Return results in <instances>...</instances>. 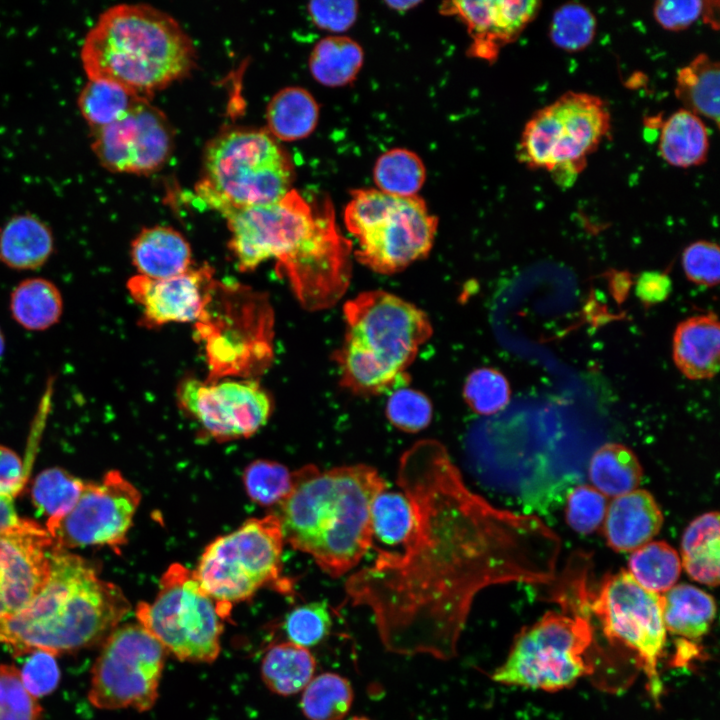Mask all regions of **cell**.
Instances as JSON below:
<instances>
[{
	"label": "cell",
	"instance_id": "ac0fdd59",
	"mask_svg": "<svg viewBox=\"0 0 720 720\" xmlns=\"http://www.w3.org/2000/svg\"><path fill=\"white\" fill-rule=\"evenodd\" d=\"M53 540L36 522L20 519L0 534V620L27 606L51 572Z\"/></svg>",
	"mask_w": 720,
	"mask_h": 720
},
{
	"label": "cell",
	"instance_id": "9f6ffc18",
	"mask_svg": "<svg viewBox=\"0 0 720 720\" xmlns=\"http://www.w3.org/2000/svg\"><path fill=\"white\" fill-rule=\"evenodd\" d=\"M6 350V338L5 334L0 326V358L3 356Z\"/></svg>",
	"mask_w": 720,
	"mask_h": 720
},
{
	"label": "cell",
	"instance_id": "681fc988",
	"mask_svg": "<svg viewBox=\"0 0 720 720\" xmlns=\"http://www.w3.org/2000/svg\"><path fill=\"white\" fill-rule=\"evenodd\" d=\"M705 1L661 0L654 3L653 16L665 30L682 31L702 17Z\"/></svg>",
	"mask_w": 720,
	"mask_h": 720
},
{
	"label": "cell",
	"instance_id": "4316f807",
	"mask_svg": "<svg viewBox=\"0 0 720 720\" xmlns=\"http://www.w3.org/2000/svg\"><path fill=\"white\" fill-rule=\"evenodd\" d=\"M681 565L689 577L715 587L719 583V514L708 512L694 519L681 540Z\"/></svg>",
	"mask_w": 720,
	"mask_h": 720
},
{
	"label": "cell",
	"instance_id": "52a82bcc",
	"mask_svg": "<svg viewBox=\"0 0 720 720\" xmlns=\"http://www.w3.org/2000/svg\"><path fill=\"white\" fill-rule=\"evenodd\" d=\"M344 222L356 240L357 261L380 274L400 272L426 257L438 226L422 198L378 189L352 191Z\"/></svg>",
	"mask_w": 720,
	"mask_h": 720
},
{
	"label": "cell",
	"instance_id": "f5cc1de1",
	"mask_svg": "<svg viewBox=\"0 0 720 720\" xmlns=\"http://www.w3.org/2000/svg\"><path fill=\"white\" fill-rule=\"evenodd\" d=\"M671 291L672 281L665 272L645 271L636 280V296L647 306L664 302Z\"/></svg>",
	"mask_w": 720,
	"mask_h": 720
},
{
	"label": "cell",
	"instance_id": "f1b7e54d",
	"mask_svg": "<svg viewBox=\"0 0 720 720\" xmlns=\"http://www.w3.org/2000/svg\"><path fill=\"white\" fill-rule=\"evenodd\" d=\"M719 82V63L702 53L677 72L675 95L684 109L719 127Z\"/></svg>",
	"mask_w": 720,
	"mask_h": 720
},
{
	"label": "cell",
	"instance_id": "5bb4252c",
	"mask_svg": "<svg viewBox=\"0 0 720 720\" xmlns=\"http://www.w3.org/2000/svg\"><path fill=\"white\" fill-rule=\"evenodd\" d=\"M140 501L139 490L111 470L99 482H85L73 509L46 530L55 549L109 546L118 551L127 542Z\"/></svg>",
	"mask_w": 720,
	"mask_h": 720
},
{
	"label": "cell",
	"instance_id": "7402d4cb",
	"mask_svg": "<svg viewBox=\"0 0 720 720\" xmlns=\"http://www.w3.org/2000/svg\"><path fill=\"white\" fill-rule=\"evenodd\" d=\"M720 326L715 313L680 322L673 335V360L688 379L713 378L719 368Z\"/></svg>",
	"mask_w": 720,
	"mask_h": 720
},
{
	"label": "cell",
	"instance_id": "3957f363",
	"mask_svg": "<svg viewBox=\"0 0 720 720\" xmlns=\"http://www.w3.org/2000/svg\"><path fill=\"white\" fill-rule=\"evenodd\" d=\"M130 608L120 587L101 579L85 559L53 547L47 584L27 606L0 620V643L16 656L91 647L104 641Z\"/></svg>",
	"mask_w": 720,
	"mask_h": 720
},
{
	"label": "cell",
	"instance_id": "e0dca14e",
	"mask_svg": "<svg viewBox=\"0 0 720 720\" xmlns=\"http://www.w3.org/2000/svg\"><path fill=\"white\" fill-rule=\"evenodd\" d=\"M91 135L100 164L117 173L143 175L159 170L174 144L167 117L146 98H139L124 116Z\"/></svg>",
	"mask_w": 720,
	"mask_h": 720
},
{
	"label": "cell",
	"instance_id": "7bdbcfd3",
	"mask_svg": "<svg viewBox=\"0 0 720 720\" xmlns=\"http://www.w3.org/2000/svg\"><path fill=\"white\" fill-rule=\"evenodd\" d=\"M332 617L328 604L317 601L291 610L284 621L289 642L308 648L320 643L330 633Z\"/></svg>",
	"mask_w": 720,
	"mask_h": 720
},
{
	"label": "cell",
	"instance_id": "2e32d148",
	"mask_svg": "<svg viewBox=\"0 0 720 720\" xmlns=\"http://www.w3.org/2000/svg\"><path fill=\"white\" fill-rule=\"evenodd\" d=\"M341 497L336 522L312 558L326 574L341 577L358 565L373 545L371 506L387 490L378 471L365 464L339 466Z\"/></svg>",
	"mask_w": 720,
	"mask_h": 720
},
{
	"label": "cell",
	"instance_id": "8fae6325",
	"mask_svg": "<svg viewBox=\"0 0 720 720\" xmlns=\"http://www.w3.org/2000/svg\"><path fill=\"white\" fill-rule=\"evenodd\" d=\"M284 543L276 514L249 519L205 547L194 575L211 598L232 607L279 579Z\"/></svg>",
	"mask_w": 720,
	"mask_h": 720
},
{
	"label": "cell",
	"instance_id": "44dd1931",
	"mask_svg": "<svg viewBox=\"0 0 720 720\" xmlns=\"http://www.w3.org/2000/svg\"><path fill=\"white\" fill-rule=\"evenodd\" d=\"M663 523L653 496L636 489L614 498L607 507L603 531L608 545L617 552H633L651 542Z\"/></svg>",
	"mask_w": 720,
	"mask_h": 720
},
{
	"label": "cell",
	"instance_id": "7a4b0ae2",
	"mask_svg": "<svg viewBox=\"0 0 720 720\" xmlns=\"http://www.w3.org/2000/svg\"><path fill=\"white\" fill-rule=\"evenodd\" d=\"M223 217L239 269L274 258L306 310L330 308L347 291L352 243L339 231L329 200L314 205L292 189L277 201Z\"/></svg>",
	"mask_w": 720,
	"mask_h": 720
},
{
	"label": "cell",
	"instance_id": "5b68a950",
	"mask_svg": "<svg viewBox=\"0 0 720 720\" xmlns=\"http://www.w3.org/2000/svg\"><path fill=\"white\" fill-rule=\"evenodd\" d=\"M343 310L344 340L335 352L341 385L360 396L404 387L406 369L432 335L426 313L382 290L357 295Z\"/></svg>",
	"mask_w": 720,
	"mask_h": 720
},
{
	"label": "cell",
	"instance_id": "484cf974",
	"mask_svg": "<svg viewBox=\"0 0 720 720\" xmlns=\"http://www.w3.org/2000/svg\"><path fill=\"white\" fill-rule=\"evenodd\" d=\"M9 311L23 329L42 332L58 324L64 311L63 296L50 279L35 276L21 280L9 296Z\"/></svg>",
	"mask_w": 720,
	"mask_h": 720
},
{
	"label": "cell",
	"instance_id": "ffe728a7",
	"mask_svg": "<svg viewBox=\"0 0 720 720\" xmlns=\"http://www.w3.org/2000/svg\"><path fill=\"white\" fill-rule=\"evenodd\" d=\"M444 7L459 16L468 26L473 39L474 56L495 58L500 48L516 39L537 15V0L453 1Z\"/></svg>",
	"mask_w": 720,
	"mask_h": 720
},
{
	"label": "cell",
	"instance_id": "f546056e",
	"mask_svg": "<svg viewBox=\"0 0 720 720\" xmlns=\"http://www.w3.org/2000/svg\"><path fill=\"white\" fill-rule=\"evenodd\" d=\"M316 661L308 648L291 642L272 646L261 662V676L269 690L281 696L302 691L314 677Z\"/></svg>",
	"mask_w": 720,
	"mask_h": 720
},
{
	"label": "cell",
	"instance_id": "b9f144b4",
	"mask_svg": "<svg viewBox=\"0 0 720 720\" xmlns=\"http://www.w3.org/2000/svg\"><path fill=\"white\" fill-rule=\"evenodd\" d=\"M511 390L506 377L493 368H479L467 377L463 396L477 414L492 416L502 411L510 401Z\"/></svg>",
	"mask_w": 720,
	"mask_h": 720
},
{
	"label": "cell",
	"instance_id": "e575fe53",
	"mask_svg": "<svg viewBox=\"0 0 720 720\" xmlns=\"http://www.w3.org/2000/svg\"><path fill=\"white\" fill-rule=\"evenodd\" d=\"M354 692L349 680L325 672L303 689L300 707L308 720H342L352 707Z\"/></svg>",
	"mask_w": 720,
	"mask_h": 720
},
{
	"label": "cell",
	"instance_id": "816d5d0a",
	"mask_svg": "<svg viewBox=\"0 0 720 720\" xmlns=\"http://www.w3.org/2000/svg\"><path fill=\"white\" fill-rule=\"evenodd\" d=\"M25 483V471L19 456L0 445V495L15 497Z\"/></svg>",
	"mask_w": 720,
	"mask_h": 720
},
{
	"label": "cell",
	"instance_id": "bcb514c9",
	"mask_svg": "<svg viewBox=\"0 0 720 720\" xmlns=\"http://www.w3.org/2000/svg\"><path fill=\"white\" fill-rule=\"evenodd\" d=\"M607 498L594 487L580 485L574 488L567 500L566 520L578 533L589 534L603 523Z\"/></svg>",
	"mask_w": 720,
	"mask_h": 720
},
{
	"label": "cell",
	"instance_id": "d6a6232c",
	"mask_svg": "<svg viewBox=\"0 0 720 720\" xmlns=\"http://www.w3.org/2000/svg\"><path fill=\"white\" fill-rule=\"evenodd\" d=\"M362 63L363 51L359 44L343 36H329L319 41L309 59L312 76L329 87L354 80Z\"/></svg>",
	"mask_w": 720,
	"mask_h": 720
},
{
	"label": "cell",
	"instance_id": "277c9868",
	"mask_svg": "<svg viewBox=\"0 0 720 720\" xmlns=\"http://www.w3.org/2000/svg\"><path fill=\"white\" fill-rule=\"evenodd\" d=\"M81 62L89 79L149 97L186 77L196 63L191 38L166 12L147 4L105 10L87 33Z\"/></svg>",
	"mask_w": 720,
	"mask_h": 720
},
{
	"label": "cell",
	"instance_id": "9c48e42d",
	"mask_svg": "<svg viewBox=\"0 0 720 720\" xmlns=\"http://www.w3.org/2000/svg\"><path fill=\"white\" fill-rule=\"evenodd\" d=\"M230 611L201 588L193 570L173 563L162 574L154 601L138 604L136 618L167 653L181 661L210 663L220 653L223 620Z\"/></svg>",
	"mask_w": 720,
	"mask_h": 720
},
{
	"label": "cell",
	"instance_id": "1f68e13d",
	"mask_svg": "<svg viewBox=\"0 0 720 720\" xmlns=\"http://www.w3.org/2000/svg\"><path fill=\"white\" fill-rule=\"evenodd\" d=\"M642 474L636 455L622 444H604L590 460L589 478L594 488L606 498H616L636 490Z\"/></svg>",
	"mask_w": 720,
	"mask_h": 720
},
{
	"label": "cell",
	"instance_id": "9a60e30c",
	"mask_svg": "<svg viewBox=\"0 0 720 720\" xmlns=\"http://www.w3.org/2000/svg\"><path fill=\"white\" fill-rule=\"evenodd\" d=\"M179 406L215 441L248 438L271 415V399L252 380L204 382L184 379L177 387Z\"/></svg>",
	"mask_w": 720,
	"mask_h": 720
},
{
	"label": "cell",
	"instance_id": "ba28073f",
	"mask_svg": "<svg viewBox=\"0 0 720 720\" xmlns=\"http://www.w3.org/2000/svg\"><path fill=\"white\" fill-rule=\"evenodd\" d=\"M610 129L611 115L605 101L589 93L569 91L527 121L519 159L531 169L548 172L558 185L569 187Z\"/></svg>",
	"mask_w": 720,
	"mask_h": 720
},
{
	"label": "cell",
	"instance_id": "30bf717a",
	"mask_svg": "<svg viewBox=\"0 0 720 720\" xmlns=\"http://www.w3.org/2000/svg\"><path fill=\"white\" fill-rule=\"evenodd\" d=\"M592 640L587 608L573 615L548 612L517 635L491 679L549 692L568 688L590 671L586 653Z\"/></svg>",
	"mask_w": 720,
	"mask_h": 720
},
{
	"label": "cell",
	"instance_id": "11a10c76",
	"mask_svg": "<svg viewBox=\"0 0 720 720\" xmlns=\"http://www.w3.org/2000/svg\"><path fill=\"white\" fill-rule=\"evenodd\" d=\"M388 4L395 9H408L410 6H414L417 4V2L410 1V2H388Z\"/></svg>",
	"mask_w": 720,
	"mask_h": 720
},
{
	"label": "cell",
	"instance_id": "f907efd6",
	"mask_svg": "<svg viewBox=\"0 0 720 720\" xmlns=\"http://www.w3.org/2000/svg\"><path fill=\"white\" fill-rule=\"evenodd\" d=\"M358 5L355 1H312L308 11L312 21L330 32H343L355 21Z\"/></svg>",
	"mask_w": 720,
	"mask_h": 720
},
{
	"label": "cell",
	"instance_id": "7c38bea8",
	"mask_svg": "<svg viewBox=\"0 0 720 720\" xmlns=\"http://www.w3.org/2000/svg\"><path fill=\"white\" fill-rule=\"evenodd\" d=\"M165 648L138 622L118 626L92 668L88 699L100 709L150 710L158 698Z\"/></svg>",
	"mask_w": 720,
	"mask_h": 720
},
{
	"label": "cell",
	"instance_id": "603a6c76",
	"mask_svg": "<svg viewBox=\"0 0 720 720\" xmlns=\"http://www.w3.org/2000/svg\"><path fill=\"white\" fill-rule=\"evenodd\" d=\"M130 257L138 275L166 279L191 269V247L182 234L167 226L142 229L131 242Z\"/></svg>",
	"mask_w": 720,
	"mask_h": 720
},
{
	"label": "cell",
	"instance_id": "8d00e7d4",
	"mask_svg": "<svg viewBox=\"0 0 720 720\" xmlns=\"http://www.w3.org/2000/svg\"><path fill=\"white\" fill-rule=\"evenodd\" d=\"M139 98L116 83L89 79L78 96V107L92 132L120 119Z\"/></svg>",
	"mask_w": 720,
	"mask_h": 720
},
{
	"label": "cell",
	"instance_id": "4fadbf2b",
	"mask_svg": "<svg viewBox=\"0 0 720 720\" xmlns=\"http://www.w3.org/2000/svg\"><path fill=\"white\" fill-rule=\"evenodd\" d=\"M589 608L599 619L610 640L632 650L647 678L648 690L658 701L663 685L658 666L663 655L667 631L664 626L660 597L621 570L606 576Z\"/></svg>",
	"mask_w": 720,
	"mask_h": 720
},
{
	"label": "cell",
	"instance_id": "cb8c5ba5",
	"mask_svg": "<svg viewBox=\"0 0 720 720\" xmlns=\"http://www.w3.org/2000/svg\"><path fill=\"white\" fill-rule=\"evenodd\" d=\"M54 252L53 231L36 215H14L0 227V262L11 270L40 269Z\"/></svg>",
	"mask_w": 720,
	"mask_h": 720
},
{
	"label": "cell",
	"instance_id": "74e56055",
	"mask_svg": "<svg viewBox=\"0 0 720 720\" xmlns=\"http://www.w3.org/2000/svg\"><path fill=\"white\" fill-rule=\"evenodd\" d=\"M378 190L397 196H414L425 180V167L414 152L395 148L382 154L374 168Z\"/></svg>",
	"mask_w": 720,
	"mask_h": 720
},
{
	"label": "cell",
	"instance_id": "c3c4849f",
	"mask_svg": "<svg viewBox=\"0 0 720 720\" xmlns=\"http://www.w3.org/2000/svg\"><path fill=\"white\" fill-rule=\"evenodd\" d=\"M20 676L25 689L33 697L50 694L60 680V670L55 655L43 650H35L27 658Z\"/></svg>",
	"mask_w": 720,
	"mask_h": 720
},
{
	"label": "cell",
	"instance_id": "ee69618b",
	"mask_svg": "<svg viewBox=\"0 0 720 720\" xmlns=\"http://www.w3.org/2000/svg\"><path fill=\"white\" fill-rule=\"evenodd\" d=\"M432 404L420 391L401 387L388 398L385 414L396 428L416 433L426 428L432 419Z\"/></svg>",
	"mask_w": 720,
	"mask_h": 720
},
{
	"label": "cell",
	"instance_id": "d6986e66",
	"mask_svg": "<svg viewBox=\"0 0 720 720\" xmlns=\"http://www.w3.org/2000/svg\"><path fill=\"white\" fill-rule=\"evenodd\" d=\"M209 266L166 279L135 275L127 281L131 297L142 307L145 326L202 320L213 299L216 282Z\"/></svg>",
	"mask_w": 720,
	"mask_h": 720
},
{
	"label": "cell",
	"instance_id": "6da1fadb",
	"mask_svg": "<svg viewBox=\"0 0 720 720\" xmlns=\"http://www.w3.org/2000/svg\"><path fill=\"white\" fill-rule=\"evenodd\" d=\"M397 482L413 509L411 535L353 573L345 600L370 610L387 651L450 660L475 596L492 585L549 581L560 542L538 518L474 492L437 440L402 454Z\"/></svg>",
	"mask_w": 720,
	"mask_h": 720
},
{
	"label": "cell",
	"instance_id": "db71d44e",
	"mask_svg": "<svg viewBox=\"0 0 720 720\" xmlns=\"http://www.w3.org/2000/svg\"><path fill=\"white\" fill-rule=\"evenodd\" d=\"M19 520L12 498L0 495V534L16 525Z\"/></svg>",
	"mask_w": 720,
	"mask_h": 720
},
{
	"label": "cell",
	"instance_id": "83f0119b",
	"mask_svg": "<svg viewBox=\"0 0 720 720\" xmlns=\"http://www.w3.org/2000/svg\"><path fill=\"white\" fill-rule=\"evenodd\" d=\"M659 153L671 166L688 168L703 164L708 155V131L701 117L681 108L663 124Z\"/></svg>",
	"mask_w": 720,
	"mask_h": 720
},
{
	"label": "cell",
	"instance_id": "ab89813d",
	"mask_svg": "<svg viewBox=\"0 0 720 720\" xmlns=\"http://www.w3.org/2000/svg\"><path fill=\"white\" fill-rule=\"evenodd\" d=\"M596 26V18L589 8L569 2L554 11L549 37L556 47L568 52H578L591 44Z\"/></svg>",
	"mask_w": 720,
	"mask_h": 720
},
{
	"label": "cell",
	"instance_id": "d4e9b609",
	"mask_svg": "<svg viewBox=\"0 0 720 720\" xmlns=\"http://www.w3.org/2000/svg\"><path fill=\"white\" fill-rule=\"evenodd\" d=\"M659 597L667 632L687 640H699L709 632L716 616V604L711 595L682 583Z\"/></svg>",
	"mask_w": 720,
	"mask_h": 720
},
{
	"label": "cell",
	"instance_id": "60d3db41",
	"mask_svg": "<svg viewBox=\"0 0 720 720\" xmlns=\"http://www.w3.org/2000/svg\"><path fill=\"white\" fill-rule=\"evenodd\" d=\"M242 479L248 497L261 506L279 505L293 487V472L281 463L266 459L247 465Z\"/></svg>",
	"mask_w": 720,
	"mask_h": 720
},
{
	"label": "cell",
	"instance_id": "f6af8a7d",
	"mask_svg": "<svg viewBox=\"0 0 720 720\" xmlns=\"http://www.w3.org/2000/svg\"><path fill=\"white\" fill-rule=\"evenodd\" d=\"M42 709L24 687L20 671L0 664V720H41Z\"/></svg>",
	"mask_w": 720,
	"mask_h": 720
},
{
	"label": "cell",
	"instance_id": "4dcf8cb0",
	"mask_svg": "<svg viewBox=\"0 0 720 720\" xmlns=\"http://www.w3.org/2000/svg\"><path fill=\"white\" fill-rule=\"evenodd\" d=\"M319 118L314 97L300 87L278 91L268 103L266 120L269 131L280 140L294 141L309 136Z\"/></svg>",
	"mask_w": 720,
	"mask_h": 720
},
{
	"label": "cell",
	"instance_id": "7dc6e473",
	"mask_svg": "<svg viewBox=\"0 0 720 720\" xmlns=\"http://www.w3.org/2000/svg\"><path fill=\"white\" fill-rule=\"evenodd\" d=\"M687 278L695 284L712 287L719 283L720 254L716 243L700 240L687 246L682 254Z\"/></svg>",
	"mask_w": 720,
	"mask_h": 720
},
{
	"label": "cell",
	"instance_id": "8992f818",
	"mask_svg": "<svg viewBox=\"0 0 720 720\" xmlns=\"http://www.w3.org/2000/svg\"><path fill=\"white\" fill-rule=\"evenodd\" d=\"M293 179L289 154L269 132L234 129L216 136L206 146L196 192L223 216L281 199L292 190Z\"/></svg>",
	"mask_w": 720,
	"mask_h": 720
},
{
	"label": "cell",
	"instance_id": "d590c367",
	"mask_svg": "<svg viewBox=\"0 0 720 720\" xmlns=\"http://www.w3.org/2000/svg\"><path fill=\"white\" fill-rule=\"evenodd\" d=\"M84 485V481L58 467L46 469L36 476L31 496L38 512L47 518L46 529L73 509Z\"/></svg>",
	"mask_w": 720,
	"mask_h": 720
},
{
	"label": "cell",
	"instance_id": "f35d334b",
	"mask_svg": "<svg viewBox=\"0 0 720 720\" xmlns=\"http://www.w3.org/2000/svg\"><path fill=\"white\" fill-rule=\"evenodd\" d=\"M373 538L387 546L401 547L411 535L414 514L411 503L403 492L383 491L371 506Z\"/></svg>",
	"mask_w": 720,
	"mask_h": 720
},
{
	"label": "cell",
	"instance_id": "6f0895ef",
	"mask_svg": "<svg viewBox=\"0 0 720 720\" xmlns=\"http://www.w3.org/2000/svg\"><path fill=\"white\" fill-rule=\"evenodd\" d=\"M348 720H371V719L364 717V716H354Z\"/></svg>",
	"mask_w": 720,
	"mask_h": 720
},
{
	"label": "cell",
	"instance_id": "836d02e7",
	"mask_svg": "<svg viewBox=\"0 0 720 720\" xmlns=\"http://www.w3.org/2000/svg\"><path fill=\"white\" fill-rule=\"evenodd\" d=\"M628 567L638 584L660 595L676 585L682 565L674 548L664 541H651L633 551Z\"/></svg>",
	"mask_w": 720,
	"mask_h": 720
}]
</instances>
